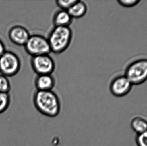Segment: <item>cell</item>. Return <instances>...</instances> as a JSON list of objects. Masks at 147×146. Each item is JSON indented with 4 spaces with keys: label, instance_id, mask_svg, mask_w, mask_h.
I'll return each instance as SVG.
<instances>
[{
    "label": "cell",
    "instance_id": "6da1fadb",
    "mask_svg": "<svg viewBox=\"0 0 147 146\" xmlns=\"http://www.w3.org/2000/svg\"><path fill=\"white\" fill-rule=\"evenodd\" d=\"M33 100L36 109L44 115L54 117L60 113V99L53 91H37L34 93Z\"/></svg>",
    "mask_w": 147,
    "mask_h": 146
},
{
    "label": "cell",
    "instance_id": "7a4b0ae2",
    "mask_svg": "<svg viewBox=\"0 0 147 146\" xmlns=\"http://www.w3.org/2000/svg\"><path fill=\"white\" fill-rule=\"evenodd\" d=\"M72 37L73 32L70 27H54L47 38L51 52L56 54L64 52L69 47Z\"/></svg>",
    "mask_w": 147,
    "mask_h": 146
},
{
    "label": "cell",
    "instance_id": "3957f363",
    "mask_svg": "<svg viewBox=\"0 0 147 146\" xmlns=\"http://www.w3.org/2000/svg\"><path fill=\"white\" fill-rule=\"evenodd\" d=\"M126 77L133 85L143 84L147 80V59H137L128 65L125 70Z\"/></svg>",
    "mask_w": 147,
    "mask_h": 146
},
{
    "label": "cell",
    "instance_id": "277c9868",
    "mask_svg": "<svg viewBox=\"0 0 147 146\" xmlns=\"http://www.w3.org/2000/svg\"><path fill=\"white\" fill-rule=\"evenodd\" d=\"M24 47L27 53L32 57L50 55L51 52L47 38L39 34L30 35Z\"/></svg>",
    "mask_w": 147,
    "mask_h": 146
},
{
    "label": "cell",
    "instance_id": "5b68a950",
    "mask_svg": "<svg viewBox=\"0 0 147 146\" xmlns=\"http://www.w3.org/2000/svg\"><path fill=\"white\" fill-rule=\"evenodd\" d=\"M21 67V62L14 52L6 51L0 56V73L7 77L17 74Z\"/></svg>",
    "mask_w": 147,
    "mask_h": 146
},
{
    "label": "cell",
    "instance_id": "8992f818",
    "mask_svg": "<svg viewBox=\"0 0 147 146\" xmlns=\"http://www.w3.org/2000/svg\"><path fill=\"white\" fill-rule=\"evenodd\" d=\"M31 64L33 70L38 75L52 74L56 68L55 61L50 55L33 57Z\"/></svg>",
    "mask_w": 147,
    "mask_h": 146
},
{
    "label": "cell",
    "instance_id": "52a82bcc",
    "mask_svg": "<svg viewBox=\"0 0 147 146\" xmlns=\"http://www.w3.org/2000/svg\"><path fill=\"white\" fill-rule=\"evenodd\" d=\"M133 86L125 75H119L111 81L110 91L115 97H121L127 95L131 91Z\"/></svg>",
    "mask_w": 147,
    "mask_h": 146
},
{
    "label": "cell",
    "instance_id": "ba28073f",
    "mask_svg": "<svg viewBox=\"0 0 147 146\" xmlns=\"http://www.w3.org/2000/svg\"><path fill=\"white\" fill-rule=\"evenodd\" d=\"M28 30L22 26L12 27L8 32V37L12 43L19 46H24L30 37Z\"/></svg>",
    "mask_w": 147,
    "mask_h": 146
},
{
    "label": "cell",
    "instance_id": "9c48e42d",
    "mask_svg": "<svg viewBox=\"0 0 147 146\" xmlns=\"http://www.w3.org/2000/svg\"><path fill=\"white\" fill-rule=\"evenodd\" d=\"M56 84L55 78L51 75H38L34 81L37 91H52Z\"/></svg>",
    "mask_w": 147,
    "mask_h": 146
},
{
    "label": "cell",
    "instance_id": "30bf717a",
    "mask_svg": "<svg viewBox=\"0 0 147 146\" xmlns=\"http://www.w3.org/2000/svg\"><path fill=\"white\" fill-rule=\"evenodd\" d=\"M73 19L67 10L60 9L54 14L53 22L55 27H69L73 22Z\"/></svg>",
    "mask_w": 147,
    "mask_h": 146
},
{
    "label": "cell",
    "instance_id": "8fae6325",
    "mask_svg": "<svg viewBox=\"0 0 147 146\" xmlns=\"http://www.w3.org/2000/svg\"><path fill=\"white\" fill-rule=\"evenodd\" d=\"M68 11L73 19H80L86 14L87 5L84 2L77 0Z\"/></svg>",
    "mask_w": 147,
    "mask_h": 146
},
{
    "label": "cell",
    "instance_id": "7c38bea8",
    "mask_svg": "<svg viewBox=\"0 0 147 146\" xmlns=\"http://www.w3.org/2000/svg\"><path fill=\"white\" fill-rule=\"evenodd\" d=\"M132 129L137 135L140 134L147 130V120L140 116L134 117L130 122Z\"/></svg>",
    "mask_w": 147,
    "mask_h": 146
},
{
    "label": "cell",
    "instance_id": "4fadbf2b",
    "mask_svg": "<svg viewBox=\"0 0 147 146\" xmlns=\"http://www.w3.org/2000/svg\"><path fill=\"white\" fill-rule=\"evenodd\" d=\"M11 103V97L9 93H0V115L6 111Z\"/></svg>",
    "mask_w": 147,
    "mask_h": 146
},
{
    "label": "cell",
    "instance_id": "5bb4252c",
    "mask_svg": "<svg viewBox=\"0 0 147 146\" xmlns=\"http://www.w3.org/2000/svg\"><path fill=\"white\" fill-rule=\"evenodd\" d=\"M11 90V85L7 76L0 74V93H9Z\"/></svg>",
    "mask_w": 147,
    "mask_h": 146
},
{
    "label": "cell",
    "instance_id": "9a60e30c",
    "mask_svg": "<svg viewBox=\"0 0 147 146\" xmlns=\"http://www.w3.org/2000/svg\"><path fill=\"white\" fill-rule=\"evenodd\" d=\"M76 1L77 0H57L56 2L57 6L60 8V9L68 11L75 3Z\"/></svg>",
    "mask_w": 147,
    "mask_h": 146
},
{
    "label": "cell",
    "instance_id": "2e32d148",
    "mask_svg": "<svg viewBox=\"0 0 147 146\" xmlns=\"http://www.w3.org/2000/svg\"><path fill=\"white\" fill-rule=\"evenodd\" d=\"M136 142L137 146H147V130L142 133L136 135Z\"/></svg>",
    "mask_w": 147,
    "mask_h": 146
},
{
    "label": "cell",
    "instance_id": "e0dca14e",
    "mask_svg": "<svg viewBox=\"0 0 147 146\" xmlns=\"http://www.w3.org/2000/svg\"><path fill=\"white\" fill-rule=\"evenodd\" d=\"M141 1L139 0H119L117 1L120 5L125 7H133L138 5Z\"/></svg>",
    "mask_w": 147,
    "mask_h": 146
},
{
    "label": "cell",
    "instance_id": "ac0fdd59",
    "mask_svg": "<svg viewBox=\"0 0 147 146\" xmlns=\"http://www.w3.org/2000/svg\"><path fill=\"white\" fill-rule=\"evenodd\" d=\"M5 45L2 41L0 39V56L6 51Z\"/></svg>",
    "mask_w": 147,
    "mask_h": 146
}]
</instances>
